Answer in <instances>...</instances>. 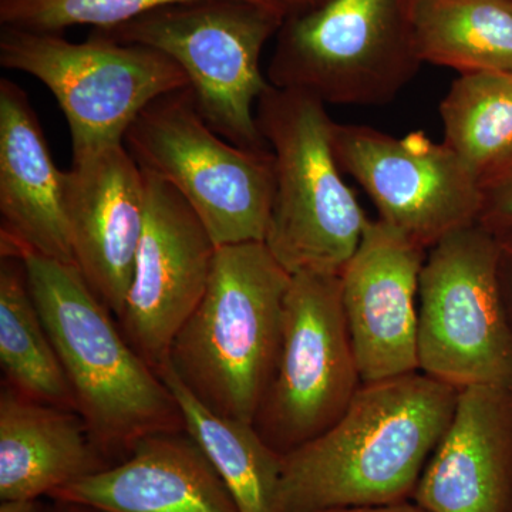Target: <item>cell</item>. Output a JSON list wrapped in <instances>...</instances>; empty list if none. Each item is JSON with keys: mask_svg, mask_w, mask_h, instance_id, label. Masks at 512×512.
<instances>
[{"mask_svg": "<svg viewBox=\"0 0 512 512\" xmlns=\"http://www.w3.org/2000/svg\"><path fill=\"white\" fill-rule=\"evenodd\" d=\"M412 500L430 512H512V389L458 392Z\"/></svg>", "mask_w": 512, "mask_h": 512, "instance_id": "15", "label": "cell"}, {"mask_svg": "<svg viewBox=\"0 0 512 512\" xmlns=\"http://www.w3.org/2000/svg\"><path fill=\"white\" fill-rule=\"evenodd\" d=\"M483 207L478 224L491 234L512 229V163L481 185Z\"/></svg>", "mask_w": 512, "mask_h": 512, "instance_id": "24", "label": "cell"}, {"mask_svg": "<svg viewBox=\"0 0 512 512\" xmlns=\"http://www.w3.org/2000/svg\"><path fill=\"white\" fill-rule=\"evenodd\" d=\"M256 123L275 161V192L264 244L291 275L342 274L370 218L343 178L326 104L269 86Z\"/></svg>", "mask_w": 512, "mask_h": 512, "instance_id": "4", "label": "cell"}, {"mask_svg": "<svg viewBox=\"0 0 512 512\" xmlns=\"http://www.w3.org/2000/svg\"><path fill=\"white\" fill-rule=\"evenodd\" d=\"M458 392L421 372L362 383L335 424L284 457L278 512L412 500Z\"/></svg>", "mask_w": 512, "mask_h": 512, "instance_id": "1", "label": "cell"}, {"mask_svg": "<svg viewBox=\"0 0 512 512\" xmlns=\"http://www.w3.org/2000/svg\"><path fill=\"white\" fill-rule=\"evenodd\" d=\"M419 372L456 389H512V329L498 281L497 238L483 225L427 251L417 318Z\"/></svg>", "mask_w": 512, "mask_h": 512, "instance_id": "9", "label": "cell"}, {"mask_svg": "<svg viewBox=\"0 0 512 512\" xmlns=\"http://www.w3.org/2000/svg\"><path fill=\"white\" fill-rule=\"evenodd\" d=\"M146 208V175L124 141L73 156L64 171L74 265L114 318L130 288Z\"/></svg>", "mask_w": 512, "mask_h": 512, "instance_id": "14", "label": "cell"}, {"mask_svg": "<svg viewBox=\"0 0 512 512\" xmlns=\"http://www.w3.org/2000/svg\"><path fill=\"white\" fill-rule=\"evenodd\" d=\"M0 365L5 386L35 402L76 410V400L30 292L20 256L0 261Z\"/></svg>", "mask_w": 512, "mask_h": 512, "instance_id": "21", "label": "cell"}, {"mask_svg": "<svg viewBox=\"0 0 512 512\" xmlns=\"http://www.w3.org/2000/svg\"><path fill=\"white\" fill-rule=\"evenodd\" d=\"M194 0H0L2 26L32 32L62 33L72 26L106 29L175 3ZM271 6L269 0H245ZM279 10V9H278Z\"/></svg>", "mask_w": 512, "mask_h": 512, "instance_id": "23", "label": "cell"}, {"mask_svg": "<svg viewBox=\"0 0 512 512\" xmlns=\"http://www.w3.org/2000/svg\"><path fill=\"white\" fill-rule=\"evenodd\" d=\"M284 20L281 10L245 0H194L93 32L171 57L215 133L238 147L268 150L256 123V104L271 86L261 57Z\"/></svg>", "mask_w": 512, "mask_h": 512, "instance_id": "5", "label": "cell"}, {"mask_svg": "<svg viewBox=\"0 0 512 512\" xmlns=\"http://www.w3.org/2000/svg\"><path fill=\"white\" fill-rule=\"evenodd\" d=\"M49 498L104 512H241L185 430L147 437L120 463L80 478Z\"/></svg>", "mask_w": 512, "mask_h": 512, "instance_id": "17", "label": "cell"}, {"mask_svg": "<svg viewBox=\"0 0 512 512\" xmlns=\"http://www.w3.org/2000/svg\"><path fill=\"white\" fill-rule=\"evenodd\" d=\"M427 251L370 220L340 274L342 306L363 383L419 372L417 318Z\"/></svg>", "mask_w": 512, "mask_h": 512, "instance_id": "13", "label": "cell"}, {"mask_svg": "<svg viewBox=\"0 0 512 512\" xmlns=\"http://www.w3.org/2000/svg\"><path fill=\"white\" fill-rule=\"evenodd\" d=\"M39 500H2L0 512H40Z\"/></svg>", "mask_w": 512, "mask_h": 512, "instance_id": "29", "label": "cell"}, {"mask_svg": "<svg viewBox=\"0 0 512 512\" xmlns=\"http://www.w3.org/2000/svg\"><path fill=\"white\" fill-rule=\"evenodd\" d=\"M498 244V281L505 312L512 329V229L495 235Z\"/></svg>", "mask_w": 512, "mask_h": 512, "instance_id": "25", "label": "cell"}, {"mask_svg": "<svg viewBox=\"0 0 512 512\" xmlns=\"http://www.w3.org/2000/svg\"><path fill=\"white\" fill-rule=\"evenodd\" d=\"M50 500V498H49ZM40 512H104L97 508L90 507L72 501L50 500L49 504H42Z\"/></svg>", "mask_w": 512, "mask_h": 512, "instance_id": "28", "label": "cell"}, {"mask_svg": "<svg viewBox=\"0 0 512 512\" xmlns=\"http://www.w3.org/2000/svg\"><path fill=\"white\" fill-rule=\"evenodd\" d=\"M110 467L79 413L2 386L0 500H39Z\"/></svg>", "mask_w": 512, "mask_h": 512, "instance_id": "18", "label": "cell"}, {"mask_svg": "<svg viewBox=\"0 0 512 512\" xmlns=\"http://www.w3.org/2000/svg\"><path fill=\"white\" fill-rule=\"evenodd\" d=\"M320 512H430L421 507L416 501H400V503L382 504V505H363V507H345L333 508Z\"/></svg>", "mask_w": 512, "mask_h": 512, "instance_id": "26", "label": "cell"}, {"mask_svg": "<svg viewBox=\"0 0 512 512\" xmlns=\"http://www.w3.org/2000/svg\"><path fill=\"white\" fill-rule=\"evenodd\" d=\"M0 217L2 255L22 252L74 264L64 171L53 161L28 94L0 80Z\"/></svg>", "mask_w": 512, "mask_h": 512, "instance_id": "16", "label": "cell"}, {"mask_svg": "<svg viewBox=\"0 0 512 512\" xmlns=\"http://www.w3.org/2000/svg\"><path fill=\"white\" fill-rule=\"evenodd\" d=\"M444 141L481 185L512 163V73H463L440 103Z\"/></svg>", "mask_w": 512, "mask_h": 512, "instance_id": "22", "label": "cell"}, {"mask_svg": "<svg viewBox=\"0 0 512 512\" xmlns=\"http://www.w3.org/2000/svg\"><path fill=\"white\" fill-rule=\"evenodd\" d=\"M292 275L264 242L224 245L167 365L211 412L252 423L271 375Z\"/></svg>", "mask_w": 512, "mask_h": 512, "instance_id": "3", "label": "cell"}, {"mask_svg": "<svg viewBox=\"0 0 512 512\" xmlns=\"http://www.w3.org/2000/svg\"><path fill=\"white\" fill-rule=\"evenodd\" d=\"M340 276L292 275L271 375L252 424L285 457L325 433L362 386Z\"/></svg>", "mask_w": 512, "mask_h": 512, "instance_id": "10", "label": "cell"}, {"mask_svg": "<svg viewBox=\"0 0 512 512\" xmlns=\"http://www.w3.org/2000/svg\"><path fill=\"white\" fill-rule=\"evenodd\" d=\"M0 64L35 77L55 96L69 124L73 156L123 143L148 104L190 87L171 57L96 32L74 43L62 33L2 26Z\"/></svg>", "mask_w": 512, "mask_h": 512, "instance_id": "8", "label": "cell"}, {"mask_svg": "<svg viewBox=\"0 0 512 512\" xmlns=\"http://www.w3.org/2000/svg\"><path fill=\"white\" fill-rule=\"evenodd\" d=\"M333 148L343 173L375 204L377 220L426 251L480 220V180L423 131L394 137L362 124L335 123Z\"/></svg>", "mask_w": 512, "mask_h": 512, "instance_id": "11", "label": "cell"}, {"mask_svg": "<svg viewBox=\"0 0 512 512\" xmlns=\"http://www.w3.org/2000/svg\"><path fill=\"white\" fill-rule=\"evenodd\" d=\"M414 0H326L286 16L275 36L269 83L312 94L326 106H383L421 64Z\"/></svg>", "mask_w": 512, "mask_h": 512, "instance_id": "6", "label": "cell"}, {"mask_svg": "<svg viewBox=\"0 0 512 512\" xmlns=\"http://www.w3.org/2000/svg\"><path fill=\"white\" fill-rule=\"evenodd\" d=\"M144 175L146 222L116 319L127 342L160 375L175 336L207 291L217 245L171 185Z\"/></svg>", "mask_w": 512, "mask_h": 512, "instance_id": "12", "label": "cell"}, {"mask_svg": "<svg viewBox=\"0 0 512 512\" xmlns=\"http://www.w3.org/2000/svg\"><path fill=\"white\" fill-rule=\"evenodd\" d=\"M137 164L174 188L218 247L264 242L275 192L271 148L229 143L202 119L190 87L164 94L124 136Z\"/></svg>", "mask_w": 512, "mask_h": 512, "instance_id": "7", "label": "cell"}, {"mask_svg": "<svg viewBox=\"0 0 512 512\" xmlns=\"http://www.w3.org/2000/svg\"><path fill=\"white\" fill-rule=\"evenodd\" d=\"M18 256L77 413L107 463H120L154 434L184 431L173 393L127 342L77 266L35 252Z\"/></svg>", "mask_w": 512, "mask_h": 512, "instance_id": "2", "label": "cell"}, {"mask_svg": "<svg viewBox=\"0 0 512 512\" xmlns=\"http://www.w3.org/2000/svg\"><path fill=\"white\" fill-rule=\"evenodd\" d=\"M413 28L423 64L512 73V0H414Z\"/></svg>", "mask_w": 512, "mask_h": 512, "instance_id": "20", "label": "cell"}, {"mask_svg": "<svg viewBox=\"0 0 512 512\" xmlns=\"http://www.w3.org/2000/svg\"><path fill=\"white\" fill-rule=\"evenodd\" d=\"M269 2L281 10L286 18V16L289 15H296V13H302L306 12V10L318 8V6L325 3L326 0H269Z\"/></svg>", "mask_w": 512, "mask_h": 512, "instance_id": "27", "label": "cell"}, {"mask_svg": "<svg viewBox=\"0 0 512 512\" xmlns=\"http://www.w3.org/2000/svg\"><path fill=\"white\" fill-rule=\"evenodd\" d=\"M183 414L185 431L204 451L241 512H278L284 457L254 424L211 412L170 366L160 373Z\"/></svg>", "mask_w": 512, "mask_h": 512, "instance_id": "19", "label": "cell"}]
</instances>
